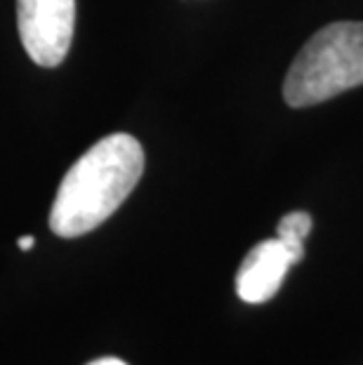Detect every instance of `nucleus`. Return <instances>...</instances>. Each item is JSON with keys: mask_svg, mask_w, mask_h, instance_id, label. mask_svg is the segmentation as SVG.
Listing matches in <instances>:
<instances>
[{"mask_svg": "<svg viewBox=\"0 0 363 365\" xmlns=\"http://www.w3.org/2000/svg\"><path fill=\"white\" fill-rule=\"evenodd\" d=\"M34 243H36V240H34V236H24V238H19V240H17L19 250H24V252H29L31 247H34Z\"/></svg>", "mask_w": 363, "mask_h": 365, "instance_id": "nucleus-7", "label": "nucleus"}, {"mask_svg": "<svg viewBox=\"0 0 363 365\" xmlns=\"http://www.w3.org/2000/svg\"><path fill=\"white\" fill-rule=\"evenodd\" d=\"M300 259L281 238H267L252 247L236 274V292L248 304H262L279 292L283 278Z\"/></svg>", "mask_w": 363, "mask_h": 365, "instance_id": "nucleus-4", "label": "nucleus"}, {"mask_svg": "<svg viewBox=\"0 0 363 365\" xmlns=\"http://www.w3.org/2000/svg\"><path fill=\"white\" fill-rule=\"evenodd\" d=\"M88 365H128V363L121 361V359H113V356H106V359H97V361H92Z\"/></svg>", "mask_w": 363, "mask_h": 365, "instance_id": "nucleus-6", "label": "nucleus"}, {"mask_svg": "<svg viewBox=\"0 0 363 365\" xmlns=\"http://www.w3.org/2000/svg\"><path fill=\"white\" fill-rule=\"evenodd\" d=\"M144 173V149L133 135L116 132L92 144L68 168L50 210L59 238L90 234L123 205Z\"/></svg>", "mask_w": 363, "mask_h": 365, "instance_id": "nucleus-1", "label": "nucleus"}, {"mask_svg": "<svg viewBox=\"0 0 363 365\" xmlns=\"http://www.w3.org/2000/svg\"><path fill=\"white\" fill-rule=\"evenodd\" d=\"M76 0H17V26L24 50L38 66L64 61L73 38Z\"/></svg>", "mask_w": 363, "mask_h": 365, "instance_id": "nucleus-3", "label": "nucleus"}, {"mask_svg": "<svg viewBox=\"0 0 363 365\" xmlns=\"http://www.w3.org/2000/svg\"><path fill=\"white\" fill-rule=\"evenodd\" d=\"M363 85V21H335L309 38L283 81L292 108L328 102Z\"/></svg>", "mask_w": 363, "mask_h": 365, "instance_id": "nucleus-2", "label": "nucleus"}, {"mask_svg": "<svg viewBox=\"0 0 363 365\" xmlns=\"http://www.w3.org/2000/svg\"><path fill=\"white\" fill-rule=\"evenodd\" d=\"M312 231V215L305 210H295V212L281 217L279 229H276V238H281L285 247L295 255L297 259L305 257V238Z\"/></svg>", "mask_w": 363, "mask_h": 365, "instance_id": "nucleus-5", "label": "nucleus"}]
</instances>
